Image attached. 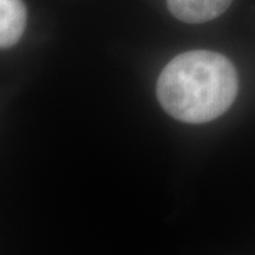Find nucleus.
Segmentation results:
<instances>
[{
	"instance_id": "1",
	"label": "nucleus",
	"mask_w": 255,
	"mask_h": 255,
	"mask_svg": "<svg viewBox=\"0 0 255 255\" xmlns=\"http://www.w3.org/2000/svg\"><path fill=\"white\" fill-rule=\"evenodd\" d=\"M237 91L234 65L224 55L209 50H193L174 57L156 84L163 110L187 124L219 118L231 107Z\"/></svg>"
},
{
	"instance_id": "2",
	"label": "nucleus",
	"mask_w": 255,
	"mask_h": 255,
	"mask_svg": "<svg viewBox=\"0 0 255 255\" xmlns=\"http://www.w3.org/2000/svg\"><path fill=\"white\" fill-rule=\"evenodd\" d=\"M170 13L189 24L207 23L221 16L233 0H166Z\"/></svg>"
},
{
	"instance_id": "3",
	"label": "nucleus",
	"mask_w": 255,
	"mask_h": 255,
	"mask_svg": "<svg viewBox=\"0 0 255 255\" xmlns=\"http://www.w3.org/2000/svg\"><path fill=\"white\" fill-rule=\"evenodd\" d=\"M27 24V10L21 0H0V47H13Z\"/></svg>"
}]
</instances>
